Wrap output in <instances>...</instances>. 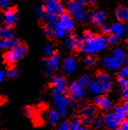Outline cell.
Segmentation results:
<instances>
[{"label": "cell", "mask_w": 128, "mask_h": 130, "mask_svg": "<svg viewBox=\"0 0 128 130\" xmlns=\"http://www.w3.org/2000/svg\"><path fill=\"white\" fill-rule=\"evenodd\" d=\"M53 27H49V26H44V32H45V34H47V35H48V36L53 35Z\"/></svg>", "instance_id": "ab89813d"}, {"label": "cell", "mask_w": 128, "mask_h": 130, "mask_svg": "<svg viewBox=\"0 0 128 130\" xmlns=\"http://www.w3.org/2000/svg\"><path fill=\"white\" fill-rule=\"evenodd\" d=\"M105 20L106 13L105 11L101 10V9H97V10L93 11L89 16V21L92 24H95L99 26H103L105 24Z\"/></svg>", "instance_id": "8fae6325"}, {"label": "cell", "mask_w": 128, "mask_h": 130, "mask_svg": "<svg viewBox=\"0 0 128 130\" xmlns=\"http://www.w3.org/2000/svg\"><path fill=\"white\" fill-rule=\"evenodd\" d=\"M107 39L102 35H94L90 39L85 40L81 50L85 54L94 55L104 50L107 47Z\"/></svg>", "instance_id": "7a4b0ae2"}, {"label": "cell", "mask_w": 128, "mask_h": 130, "mask_svg": "<svg viewBox=\"0 0 128 130\" xmlns=\"http://www.w3.org/2000/svg\"><path fill=\"white\" fill-rule=\"evenodd\" d=\"M18 43L19 41L16 38L8 40H0V48L5 49V50H10L11 48H12Z\"/></svg>", "instance_id": "cb8c5ba5"}, {"label": "cell", "mask_w": 128, "mask_h": 130, "mask_svg": "<svg viewBox=\"0 0 128 130\" xmlns=\"http://www.w3.org/2000/svg\"><path fill=\"white\" fill-rule=\"evenodd\" d=\"M125 27H126V31H125V34L128 37V22H126V25H125Z\"/></svg>", "instance_id": "7dc6e473"}, {"label": "cell", "mask_w": 128, "mask_h": 130, "mask_svg": "<svg viewBox=\"0 0 128 130\" xmlns=\"http://www.w3.org/2000/svg\"><path fill=\"white\" fill-rule=\"evenodd\" d=\"M44 64L47 67V76H51L53 72L56 71L61 65V58L58 55L53 54L48 56L44 62Z\"/></svg>", "instance_id": "9c48e42d"}, {"label": "cell", "mask_w": 128, "mask_h": 130, "mask_svg": "<svg viewBox=\"0 0 128 130\" xmlns=\"http://www.w3.org/2000/svg\"><path fill=\"white\" fill-rule=\"evenodd\" d=\"M44 54L47 55V57L53 55V47L51 44H47L44 47Z\"/></svg>", "instance_id": "d6a6232c"}, {"label": "cell", "mask_w": 128, "mask_h": 130, "mask_svg": "<svg viewBox=\"0 0 128 130\" xmlns=\"http://www.w3.org/2000/svg\"><path fill=\"white\" fill-rule=\"evenodd\" d=\"M53 92L65 93L67 89V83L62 76H55L52 79Z\"/></svg>", "instance_id": "2e32d148"}, {"label": "cell", "mask_w": 128, "mask_h": 130, "mask_svg": "<svg viewBox=\"0 0 128 130\" xmlns=\"http://www.w3.org/2000/svg\"><path fill=\"white\" fill-rule=\"evenodd\" d=\"M118 77L119 78H127L128 79V65L122 66L118 70Z\"/></svg>", "instance_id": "4dcf8cb0"}, {"label": "cell", "mask_w": 128, "mask_h": 130, "mask_svg": "<svg viewBox=\"0 0 128 130\" xmlns=\"http://www.w3.org/2000/svg\"><path fill=\"white\" fill-rule=\"evenodd\" d=\"M84 43V38L83 34H76L75 35L68 36L64 42V46L68 50H76L82 49Z\"/></svg>", "instance_id": "8992f818"}, {"label": "cell", "mask_w": 128, "mask_h": 130, "mask_svg": "<svg viewBox=\"0 0 128 130\" xmlns=\"http://www.w3.org/2000/svg\"><path fill=\"white\" fill-rule=\"evenodd\" d=\"M125 47H126V49L128 50V40L126 41V42H125Z\"/></svg>", "instance_id": "c3c4849f"}, {"label": "cell", "mask_w": 128, "mask_h": 130, "mask_svg": "<svg viewBox=\"0 0 128 130\" xmlns=\"http://www.w3.org/2000/svg\"><path fill=\"white\" fill-rule=\"evenodd\" d=\"M65 8L68 10V14L75 21L82 23L86 19V12L83 5H80L75 0H68L66 3Z\"/></svg>", "instance_id": "3957f363"}, {"label": "cell", "mask_w": 128, "mask_h": 130, "mask_svg": "<svg viewBox=\"0 0 128 130\" xmlns=\"http://www.w3.org/2000/svg\"><path fill=\"white\" fill-rule=\"evenodd\" d=\"M103 65L109 70H119L122 67L125 62H123L122 61L118 60L116 57H114L113 55H110V56H106L103 59L102 61Z\"/></svg>", "instance_id": "4fadbf2b"}, {"label": "cell", "mask_w": 128, "mask_h": 130, "mask_svg": "<svg viewBox=\"0 0 128 130\" xmlns=\"http://www.w3.org/2000/svg\"><path fill=\"white\" fill-rule=\"evenodd\" d=\"M83 86L79 85L77 82H73L68 85V91L73 100H80L85 97V91Z\"/></svg>", "instance_id": "30bf717a"}, {"label": "cell", "mask_w": 128, "mask_h": 130, "mask_svg": "<svg viewBox=\"0 0 128 130\" xmlns=\"http://www.w3.org/2000/svg\"><path fill=\"white\" fill-rule=\"evenodd\" d=\"M3 22L5 26L11 27L18 22V14L14 9L9 8L4 12L3 15Z\"/></svg>", "instance_id": "5bb4252c"}, {"label": "cell", "mask_w": 128, "mask_h": 130, "mask_svg": "<svg viewBox=\"0 0 128 130\" xmlns=\"http://www.w3.org/2000/svg\"><path fill=\"white\" fill-rule=\"evenodd\" d=\"M14 38L13 30L9 26L0 27V40H8Z\"/></svg>", "instance_id": "484cf974"}, {"label": "cell", "mask_w": 128, "mask_h": 130, "mask_svg": "<svg viewBox=\"0 0 128 130\" xmlns=\"http://www.w3.org/2000/svg\"><path fill=\"white\" fill-rule=\"evenodd\" d=\"M84 64L89 68H92V67H94L96 65V60L91 56H87L84 59Z\"/></svg>", "instance_id": "1f68e13d"}, {"label": "cell", "mask_w": 128, "mask_h": 130, "mask_svg": "<svg viewBox=\"0 0 128 130\" xmlns=\"http://www.w3.org/2000/svg\"><path fill=\"white\" fill-rule=\"evenodd\" d=\"M58 130H70L69 123L67 121H62V123L59 125Z\"/></svg>", "instance_id": "74e56055"}, {"label": "cell", "mask_w": 128, "mask_h": 130, "mask_svg": "<svg viewBox=\"0 0 128 130\" xmlns=\"http://www.w3.org/2000/svg\"><path fill=\"white\" fill-rule=\"evenodd\" d=\"M53 106L55 109L61 113L62 116H65L68 112V106H69V100L65 93L53 92Z\"/></svg>", "instance_id": "5b68a950"}, {"label": "cell", "mask_w": 128, "mask_h": 130, "mask_svg": "<svg viewBox=\"0 0 128 130\" xmlns=\"http://www.w3.org/2000/svg\"><path fill=\"white\" fill-rule=\"evenodd\" d=\"M90 81H91L90 77H89V76H88V75L82 76L81 77H79V79L76 80V82L83 88H86V87L88 88L89 83H90Z\"/></svg>", "instance_id": "f1b7e54d"}, {"label": "cell", "mask_w": 128, "mask_h": 130, "mask_svg": "<svg viewBox=\"0 0 128 130\" xmlns=\"http://www.w3.org/2000/svg\"><path fill=\"white\" fill-rule=\"evenodd\" d=\"M76 2H77L78 4H80V5H83V4L85 3V0H75Z\"/></svg>", "instance_id": "bcb514c9"}, {"label": "cell", "mask_w": 128, "mask_h": 130, "mask_svg": "<svg viewBox=\"0 0 128 130\" xmlns=\"http://www.w3.org/2000/svg\"><path fill=\"white\" fill-rule=\"evenodd\" d=\"M116 17L118 20L128 22V7L119 6L116 10Z\"/></svg>", "instance_id": "7402d4cb"}, {"label": "cell", "mask_w": 128, "mask_h": 130, "mask_svg": "<svg viewBox=\"0 0 128 130\" xmlns=\"http://www.w3.org/2000/svg\"><path fill=\"white\" fill-rule=\"evenodd\" d=\"M116 130H128V120L125 119L119 122L118 127Z\"/></svg>", "instance_id": "d590c367"}, {"label": "cell", "mask_w": 128, "mask_h": 130, "mask_svg": "<svg viewBox=\"0 0 128 130\" xmlns=\"http://www.w3.org/2000/svg\"><path fill=\"white\" fill-rule=\"evenodd\" d=\"M69 127L70 130H86L82 120L77 119V118H75L70 121Z\"/></svg>", "instance_id": "4316f807"}, {"label": "cell", "mask_w": 128, "mask_h": 130, "mask_svg": "<svg viewBox=\"0 0 128 130\" xmlns=\"http://www.w3.org/2000/svg\"><path fill=\"white\" fill-rule=\"evenodd\" d=\"M93 125H94V127H96V128H101V127L104 126V121H103V120H100V119H96L94 120V122H93Z\"/></svg>", "instance_id": "f35d334b"}, {"label": "cell", "mask_w": 128, "mask_h": 130, "mask_svg": "<svg viewBox=\"0 0 128 130\" xmlns=\"http://www.w3.org/2000/svg\"><path fill=\"white\" fill-rule=\"evenodd\" d=\"M97 117V109L93 106H87L81 111V120L84 124L93 123Z\"/></svg>", "instance_id": "ba28073f"}, {"label": "cell", "mask_w": 128, "mask_h": 130, "mask_svg": "<svg viewBox=\"0 0 128 130\" xmlns=\"http://www.w3.org/2000/svg\"><path fill=\"white\" fill-rule=\"evenodd\" d=\"M102 31L104 32V34H109V32H111V26L104 25V26H102Z\"/></svg>", "instance_id": "b9f144b4"}, {"label": "cell", "mask_w": 128, "mask_h": 130, "mask_svg": "<svg viewBox=\"0 0 128 130\" xmlns=\"http://www.w3.org/2000/svg\"><path fill=\"white\" fill-rule=\"evenodd\" d=\"M96 78L98 80L101 86H102L104 94H105V93L109 92L111 91V89L112 87V81L111 76L108 74L104 73V72H100V73H98L97 75Z\"/></svg>", "instance_id": "9a60e30c"}, {"label": "cell", "mask_w": 128, "mask_h": 130, "mask_svg": "<svg viewBox=\"0 0 128 130\" xmlns=\"http://www.w3.org/2000/svg\"><path fill=\"white\" fill-rule=\"evenodd\" d=\"M113 115L115 116V118L117 119L118 121H122L125 119H126V116L128 114L126 113L125 110L124 109L123 106H118L113 109V112H112Z\"/></svg>", "instance_id": "d4e9b609"}, {"label": "cell", "mask_w": 128, "mask_h": 130, "mask_svg": "<svg viewBox=\"0 0 128 130\" xmlns=\"http://www.w3.org/2000/svg\"><path fill=\"white\" fill-rule=\"evenodd\" d=\"M7 76V73L4 70H0V84L5 81V77Z\"/></svg>", "instance_id": "60d3db41"}, {"label": "cell", "mask_w": 128, "mask_h": 130, "mask_svg": "<svg viewBox=\"0 0 128 130\" xmlns=\"http://www.w3.org/2000/svg\"><path fill=\"white\" fill-rule=\"evenodd\" d=\"M103 121H104V125L108 128L109 130H115L118 128L119 121L116 119L113 113L111 112H107L103 117Z\"/></svg>", "instance_id": "ac0fdd59"}, {"label": "cell", "mask_w": 128, "mask_h": 130, "mask_svg": "<svg viewBox=\"0 0 128 130\" xmlns=\"http://www.w3.org/2000/svg\"><path fill=\"white\" fill-rule=\"evenodd\" d=\"M44 8L41 6H37L35 7V9H34V14H35V16L37 17V18H43L44 15H45V13H44Z\"/></svg>", "instance_id": "836d02e7"}, {"label": "cell", "mask_w": 128, "mask_h": 130, "mask_svg": "<svg viewBox=\"0 0 128 130\" xmlns=\"http://www.w3.org/2000/svg\"><path fill=\"white\" fill-rule=\"evenodd\" d=\"M0 24H1V19H0Z\"/></svg>", "instance_id": "681fc988"}, {"label": "cell", "mask_w": 128, "mask_h": 130, "mask_svg": "<svg viewBox=\"0 0 128 130\" xmlns=\"http://www.w3.org/2000/svg\"><path fill=\"white\" fill-rule=\"evenodd\" d=\"M85 2L88 4V5H93L96 4V0H85Z\"/></svg>", "instance_id": "ee69618b"}, {"label": "cell", "mask_w": 128, "mask_h": 130, "mask_svg": "<svg viewBox=\"0 0 128 130\" xmlns=\"http://www.w3.org/2000/svg\"><path fill=\"white\" fill-rule=\"evenodd\" d=\"M11 0H0V8L4 10H7L10 8Z\"/></svg>", "instance_id": "e575fe53"}, {"label": "cell", "mask_w": 128, "mask_h": 130, "mask_svg": "<svg viewBox=\"0 0 128 130\" xmlns=\"http://www.w3.org/2000/svg\"><path fill=\"white\" fill-rule=\"evenodd\" d=\"M112 55H113L114 57H116V58L118 59V60L122 61L123 62H125V60H126V55H125V52L123 48H121V47H117V48L114 49V50L112 51Z\"/></svg>", "instance_id": "83f0119b"}, {"label": "cell", "mask_w": 128, "mask_h": 130, "mask_svg": "<svg viewBox=\"0 0 128 130\" xmlns=\"http://www.w3.org/2000/svg\"><path fill=\"white\" fill-rule=\"evenodd\" d=\"M61 113L57 110H50L47 114V121L50 125L54 126L59 123L61 120Z\"/></svg>", "instance_id": "ffe728a7"}, {"label": "cell", "mask_w": 128, "mask_h": 130, "mask_svg": "<svg viewBox=\"0 0 128 130\" xmlns=\"http://www.w3.org/2000/svg\"><path fill=\"white\" fill-rule=\"evenodd\" d=\"M125 31H126L125 25H124L121 22L115 23V24H113L111 26V32L112 34H115V35L118 36L119 38L123 37L124 34H125Z\"/></svg>", "instance_id": "d6986e66"}, {"label": "cell", "mask_w": 128, "mask_h": 130, "mask_svg": "<svg viewBox=\"0 0 128 130\" xmlns=\"http://www.w3.org/2000/svg\"><path fill=\"white\" fill-rule=\"evenodd\" d=\"M25 113L26 114V115H31V113H32V110L31 109H29V108H26V110H25Z\"/></svg>", "instance_id": "f6af8a7d"}, {"label": "cell", "mask_w": 128, "mask_h": 130, "mask_svg": "<svg viewBox=\"0 0 128 130\" xmlns=\"http://www.w3.org/2000/svg\"><path fill=\"white\" fill-rule=\"evenodd\" d=\"M95 105L101 109L102 111H109L110 109L112 107V101L110 98L106 96H102V95H99L95 99Z\"/></svg>", "instance_id": "e0dca14e"}, {"label": "cell", "mask_w": 128, "mask_h": 130, "mask_svg": "<svg viewBox=\"0 0 128 130\" xmlns=\"http://www.w3.org/2000/svg\"><path fill=\"white\" fill-rule=\"evenodd\" d=\"M77 69V61H76L75 56L66 57L62 62V70L66 75H71Z\"/></svg>", "instance_id": "7c38bea8"}, {"label": "cell", "mask_w": 128, "mask_h": 130, "mask_svg": "<svg viewBox=\"0 0 128 130\" xmlns=\"http://www.w3.org/2000/svg\"><path fill=\"white\" fill-rule=\"evenodd\" d=\"M75 28V20L69 14H62L59 18L58 21L53 26V35L56 38H63L65 35L71 32Z\"/></svg>", "instance_id": "6da1fadb"}, {"label": "cell", "mask_w": 128, "mask_h": 130, "mask_svg": "<svg viewBox=\"0 0 128 130\" xmlns=\"http://www.w3.org/2000/svg\"><path fill=\"white\" fill-rule=\"evenodd\" d=\"M44 10L47 12H52L61 16L64 13L65 7L59 0H45Z\"/></svg>", "instance_id": "52a82bcc"}, {"label": "cell", "mask_w": 128, "mask_h": 130, "mask_svg": "<svg viewBox=\"0 0 128 130\" xmlns=\"http://www.w3.org/2000/svg\"><path fill=\"white\" fill-rule=\"evenodd\" d=\"M119 40L120 38L118 37V36L115 35V34H111V35L108 36V38H107V42L108 44H110V45H117V44L119 42Z\"/></svg>", "instance_id": "f546056e"}, {"label": "cell", "mask_w": 128, "mask_h": 130, "mask_svg": "<svg viewBox=\"0 0 128 130\" xmlns=\"http://www.w3.org/2000/svg\"><path fill=\"white\" fill-rule=\"evenodd\" d=\"M44 20H45V26H49V27H53L55 23L58 21L59 18L58 15L54 14L52 12H47L44 15Z\"/></svg>", "instance_id": "44dd1931"}, {"label": "cell", "mask_w": 128, "mask_h": 130, "mask_svg": "<svg viewBox=\"0 0 128 130\" xmlns=\"http://www.w3.org/2000/svg\"><path fill=\"white\" fill-rule=\"evenodd\" d=\"M123 107H124V109H125V112H126V113L128 114V100H126L125 103H124Z\"/></svg>", "instance_id": "7bdbcfd3"}, {"label": "cell", "mask_w": 128, "mask_h": 130, "mask_svg": "<svg viewBox=\"0 0 128 130\" xmlns=\"http://www.w3.org/2000/svg\"><path fill=\"white\" fill-rule=\"evenodd\" d=\"M26 47L20 43L15 45L12 48H11L5 55V60L8 64H13L15 62L21 60L26 55Z\"/></svg>", "instance_id": "277c9868"}, {"label": "cell", "mask_w": 128, "mask_h": 130, "mask_svg": "<svg viewBox=\"0 0 128 130\" xmlns=\"http://www.w3.org/2000/svg\"><path fill=\"white\" fill-rule=\"evenodd\" d=\"M18 74H19V71L17 69L15 68H11L9 70V71L7 72V76H9L10 78H15L18 76Z\"/></svg>", "instance_id": "8d00e7d4"}, {"label": "cell", "mask_w": 128, "mask_h": 130, "mask_svg": "<svg viewBox=\"0 0 128 130\" xmlns=\"http://www.w3.org/2000/svg\"><path fill=\"white\" fill-rule=\"evenodd\" d=\"M118 85L121 89V96L125 101L128 100V79L118 78Z\"/></svg>", "instance_id": "603a6c76"}]
</instances>
